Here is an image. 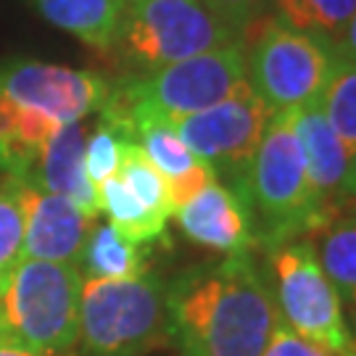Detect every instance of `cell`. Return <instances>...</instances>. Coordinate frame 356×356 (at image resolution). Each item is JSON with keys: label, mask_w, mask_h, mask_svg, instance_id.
I'll return each mask as SVG.
<instances>
[{"label": "cell", "mask_w": 356, "mask_h": 356, "mask_svg": "<svg viewBox=\"0 0 356 356\" xmlns=\"http://www.w3.org/2000/svg\"><path fill=\"white\" fill-rule=\"evenodd\" d=\"M166 332L182 356H261L280 312L251 254H227L166 282Z\"/></svg>", "instance_id": "6da1fadb"}, {"label": "cell", "mask_w": 356, "mask_h": 356, "mask_svg": "<svg viewBox=\"0 0 356 356\" xmlns=\"http://www.w3.org/2000/svg\"><path fill=\"white\" fill-rule=\"evenodd\" d=\"M245 82V40L111 85L101 119L124 138L145 119L177 122L229 98Z\"/></svg>", "instance_id": "7a4b0ae2"}, {"label": "cell", "mask_w": 356, "mask_h": 356, "mask_svg": "<svg viewBox=\"0 0 356 356\" xmlns=\"http://www.w3.org/2000/svg\"><path fill=\"white\" fill-rule=\"evenodd\" d=\"M79 288L74 264L22 259L0 285V341L40 356H76Z\"/></svg>", "instance_id": "3957f363"}, {"label": "cell", "mask_w": 356, "mask_h": 356, "mask_svg": "<svg viewBox=\"0 0 356 356\" xmlns=\"http://www.w3.org/2000/svg\"><path fill=\"white\" fill-rule=\"evenodd\" d=\"M248 193L256 243L267 245V251L280 243L306 238L309 232H319L325 225L309 185L293 114H272L269 119L256 148Z\"/></svg>", "instance_id": "277c9868"}, {"label": "cell", "mask_w": 356, "mask_h": 356, "mask_svg": "<svg viewBox=\"0 0 356 356\" xmlns=\"http://www.w3.org/2000/svg\"><path fill=\"white\" fill-rule=\"evenodd\" d=\"M166 282L145 269L129 280L82 277L79 341L82 356H145L169 341Z\"/></svg>", "instance_id": "5b68a950"}, {"label": "cell", "mask_w": 356, "mask_h": 356, "mask_svg": "<svg viewBox=\"0 0 356 356\" xmlns=\"http://www.w3.org/2000/svg\"><path fill=\"white\" fill-rule=\"evenodd\" d=\"M245 40V79L269 114H293L322 103L335 69L330 40L293 26L277 16H264Z\"/></svg>", "instance_id": "8992f818"}, {"label": "cell", "mask_w": 356, "mask_h": 356, "mask_svg": "<svg viewBox=\"0 0 356 356\" xmlns=\"http://www.w3.org/2000/svg\"><path fill=\"white\" fill-rule=\"evenodd\" d=\"M238 40L245 38L229 29L204 0H143L124 8L111 51L135 74H148Z\"/></svg>", "instance_id": "52a82bcc"}, {"label": "cell", "mask_w": 356, "mask_h": 356, "mask_svg": "<svg viewBox=\"0 0 356 356\" xmlns=\"http://www.w3.org/2000/svg\"><path fill=\"white\" fill-rule=\"evenodd\" d=\"M269 288L285 327L330 356H356L343 301L306 238L269 248Z\"/></svg>", "instance_id": "ba28073f"}, {"label": "cell", "mask_w": 356, "mask_h": 356, "mask_svg": "<svg viewBox=\"0 0 356 356\" xmlns=\"http://www.w3.org/2000/svg\"><path fill=\"white\" fill-rule=\"evenodd\" d=\"M269 119L272 114L267 111V106L259 101V95L245 79L229 98L169 124L175 127L179 140L204 164L211 166L216 182L238 193L251 209L248 179H251L256 148L261 143Z\"/></svg>", "instance_id": "9c48e42d"}, {"label": "cell", "mask_w": 356, "mask_h": 356, "mask_svg": "<svg viewBox=\"0 0 356 356\" xmlns=\"http://www.w3.org/2000/svg\"><path fill=\"white\" fill-rule=\"evenodd\" d=\"M111 82L95 72L45 64L32 58H13L0 64V92L22 108L51 116L58 124L82 122L101 111Z\"/></svg>", "instance_id": "30bf717a"}, {"label": "cell", "mask_w": 356, "mask_h": 356, "mask_svg": "<svg viewBox=\"0 0 356 356\" xmlns=\"http://www.w3.org/2000/svg\"><path fill=\"white\" fill-rule=\"evenodd\" d=\"M11 182L24 216L22 259H42L79 267L95 219L82 214L64 195L42 191L32 179L11 177Z\"/></svg>", "instance_id": "8fae6325"}, {"label": "cell", "mask_w": 356, "mask_h": 356, "mask_svg": "<svg viewBox=\"0 0 356 356\" xmlns=\"http://www.w3.org/2000/svg\"><path fill=\"white\" fill-rule=\"evenodd\" d=\"M175 219L193 243L219 254H248L256 245L251 209L238 193L211 179L201 193L175 211Z\"/></svg>", "instance_id": "7c38bea8"}, {"label": "cell", "mask_w": 356, "mask_h": 356, "mask_svg": "<svg viewBox=\"0 0 356 356\" xmlns=\"http://www.w3.org/2000/svg\"><path fill=\"white\" fill-rule=\"evenodd\" d=\"M293 127L298 143L304 148L309 185L314 193L325 225L338 214L348 201V159L341 140L335 138L327 116L322 111V103L306 106L301 111H293ZM322 225V227H325Z\"/></svg>", "instance_id": "4fadbf2b"}, {"label": "cell", "mask_w": 356, "mask_h": 356, "mask_svg": "<svg viewBox=\"0 0 356 356\" xmlns=\"http://www.w3.org/2000/svg\"><path fill=\"white\" fill-rule=\"evenodd\" d=\"M85 143L88 132L82 122L64 124L40 151L35 169L24 179H32L42 191L64 195L82 214L98 219L101 201H98V188L90 182L85 172Z\"/></svg>", "instance_id": "5bb4252c"}, {"label": "cell", "mask_w": 356, "mask_h": 356, "mask_svg": "<svg viewBox=\"0 0 356 356\" xmlns=\"http://www.w3.org/2000/svg\"><path fill=\"white\" fill-rule=\"evenodd\" d=\"M129 140L138 143L143 153L151 159V164L161 172L175 211L182 204H188L195 193L204 191L211 179H216L211 166L204 164L179 140V135L169 122H156V119L138 122L129 132Z\"/></svg>", "instance_id": "9a60e30c"}, {"label": "cell", "mask_w": 356, "mask_h": 356, "mask_svg": "<svg viewBox=\"0 0 356 356\" xmlns=\"http://www.w3.org/2000/svg\"><path fill=\"white\" fill-rule=\"evenodd\" d=\"M48 24L90 45L92 51L108 53L114 48L119 22L124 13L122 0H32Z\"/></svg>", "instance_id": "2e32d148"}, {"label": "cell", "mask_w": 356, "mask_h": 356, "mask_svg": "<svg viewBox=\"0 0 356 356\" xmlns=\"http://www.w3.org/2000/svg\"><path fill=\"white\" fill-rule=\"evenodd\" d=\"M317 256L346 306H356V198L319 229Z\"/></svg>", "instance_id": "e0dca14e"}, {"label": "cell", "mask_w": 356, "mask_h": 356, "mask_svg": "<svg viewBox=\"0 0 356 356\" xmlns=\"http://www.w3.org/2000/svg\"><path fill=\"white\" fill-rule=\"evenodd\" d=\"M145 259V248L129 243L111 225H95L79 259V272L98 280H129L148 269Z\"/></svg>", "instance_id": "ac0fdd59"}, {"label": "cell", "mask_w": 356, "mask_h": 356, "mask_svg": "<svg viewBox=\"0 0 356 356\" xmlns=\"http://www.w3.org/2000/svg\"><path fill=\"white\" fill-rule=\"evenodd\" d=\"M98 201L101 214L108 216V225L122 232L129 243L148 248L151 243L166 238V219L151 211L135 193L119 179V175L108 177L98 185Z\"/></svg>", "instance_id": "d6986e66"}, {"label": "cell", "mask_w": 356, "mask_h": 356, "mask_svg": "<svg viewBox=\"0 0 356 356\" xmlns=\"http://www.w3.org/2000/svg\"><path fill=\"white\" fill-rule=\"evenodd\" d=\"M322 111L327 116L335 138L341 140L348 159V195L356 198V64L335 58L330 85L322 98Z\"/></svg>", "instance_id": "ffe728a7"}, {"label": "cell", "mask_w": 356, "mask_h": 356, "mask_svg": "<svg viewBox=\"0 0 356 356\" xmlns=\"http://www.w3.org/2000/svg\"><path fill=\"white\" fill-rule=\"evenodd\" d=\"M116 175L129 191L140 198L143 204L148 206L151 211H156L161 219L169 222L175 216V206H172V198H169L166 179L161 177V172L151 164V159L143 153V148L135 140H127L122 145Z\"/></svg>", "instance_id": "44dd1931"}, {"label": "cell", "mask_w": 356, "mask_h": 356, "mask_svg": "<svg viewBox=\"0 0 356 356\" xmlns=\"http://www.w3.org/2000/svg\"><path fill=\"white\" fill-rule=\"evenodd\" d=\"M285 22L314 32L325 40H338L356 11V0H277Z\"/></svg>", "instance_id": "7402d4cb"}, {"label": "cell", "mask_w": 356, "mask_h": 356, "mask_svg": "<svg viewBox=\"0 0 356 356\" xmlns=\"http://www.w3.org/2000/svg\"><path fill=\"white\" fill-rule=\"evenodd\" d=\"M24 245V216L16 201L13 182L8 175H0V285L22 261Z\"/></svg>", "instance_id": "603a6c76"}, {"label": "cell", "mask_w": 356, "mask_h": 356, "mask_svg": "<svg viewBox=\"0 0 356 356\" xmlns=\"http://www.w3.org/2000/svg\"><path fill=\"white\" fill-rule=\"evenodd\" d=\"M129 138H124L114 124L108 122H98L95 132L85 143V172H88L90 182L98 188L101 182L114 177L119 169V156H122V145Z\"/></svg>", "instance_id": "cb8c5ba5"}, {"label": "cell", "mask_w": 356, "mask_h": 356, "mask_svg": "<svg viewBox=\"0 0 356 356\" xmlns=\"http://www.w3.org/2000/svg\"><path fill=\"white\" fill-rule=\"evenodd\" d=\"M204 3L243 38H248V32L267 16L269 6V0H204Z\"/></svg>", "instance_id": "d4e9b609"}, {"label": "cell", "mask_w": 356, "mask_h": 356, "mask_svg": "<svg viewBox=\"0 0 356 356\" xmlns=\"http://www.w3.org/2000/svg\"><path fill=\"white\" fill-rule=\"evenodd\" d=\"M261 356H330V354L322 351L319 346L304 341L301 335H296L291 327H285L280 322L275 327V332H272V338H269V343Z\"/></svg>", "instance_id": "484cf974"}, {"label": "cell", "mask_w": 356, "mask_h": 356, "mask_svg": "<svg viewBox=\"0 0 356 356\" xmlns=\"http://www.w3.org/2000/svg\"><path fill=\"white\" fill-rule=\"evenodd\" d=\"M332 53L338 61H346V64H356V11L351 16V22L346 24V29L341 32V38L332 40Z\"/></svg>", "instance_id": "4316f807"}, {"label": "cell", "mask_w": 356, "mask_h": 356, "mask_svg": "<svg viewBox=\"0 0 356 356\" xmlns=\"http://www.w3.org/2000/svg\"><path fill=\"white\" fill-rule=\"evenodd\" d=\"M0 356H40V354H32V351H24V348H19V346L3 343V341H0Z\"/></svg>", "instance_id": "83f0119b"}, {"label": "cell", "mask_w": 356, "mask_h": 356, "mask_svg": "<svg viewBox=\"0 0 356 356\" xmlns=\"http://www.w3.org/2000/svg\"><path fill=\"white\" fill-rule=\"evenodd\" d=\"M348 325H351V332H354V341H356V312H351V322Z\"/></svg>", "instance_id": "f1b7e54d"}, {"label": "cell", "mask_w": 356, "mask_h": 356, "mask_svg": "<svg viewBox=\"0 0 356 356\" xmlns=\"http://www.w3.org/2000/svg\"><path fill=\"white\" fill-rule=\"evenodd\" d=\"M122 3H124V8H127V6H138V3H143V0H122Z\"/></svg>", "instance_id": "f546056e"}, {"label": "cell", "mask_w": 356, "mask_h": 356, "mask_svg": "<svg viewBox=\"0 0 356 356\" xmlns=\"http://www.w3.org/2000/svg\"><path fill=\"white\" fill-rule=\"evenodd\" d=\"M351 312H356V306H354V309H351Z\"/></svg>", "instance_id": "4dcf8cb0"}]
</instances>
